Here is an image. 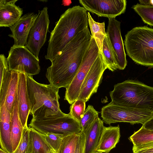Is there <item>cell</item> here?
I'll use <instances>...</instances> for the list:
<instances>
[{"label": "cell", "mask_w": 153, "mask_h": 153, "mask_svg": "<svg viewBox=\"0 0 153 153\" xmlns=\"http://www.w3.org/2000/svg\"><path fill=\"white\" fill-rule=\"evenodd\" d=\"M91 39L88 27L68 43L47 69L50 84L59 88H67L74 78Z\"/></svg>", "instance_id": "6da1fadb"}, {"label": "cell", "mask_w": 153, "mask_h": 153, "mask_svg": "<svg viewBox=\"0 0 153 153\" xmlns=\"http://www.w3.org/2000/svg\"><path fill=\"white\" fill-rule=\"evenodd\" d=\"M88 25V12L83 7L77 5L67 9L51 33L45 59L52 62L66 45Z\"/></svg>", "instance_id": "7a4b0ae2"}, {"label": "cell", "mask_w": 153, "mask_h": 153, "mask_svg": "<svg viewBox=\"0 0 153 153\" xmlns=\"http://www.w3.org/2000/svg\"><path fill=\"white\" fill-rule=\"evenodd\" d=\"M109 94L114 104L153 111V87L138 81L127 80L118 83Z\"/></svg>", "instance_id": "3957f363"}, {"label": "cell", "mask_w": 153, "mask_h": 153, "mask_svg": "<svg viewBox=\"0 0 153 153\" xmlns=\"http://www.w3.org/2000/svg\"><path fill=\"white\" fill-rule=\"evenodd\" d=\"M124 46L127 55L137 64L153 67V28L135 27L125 36Z\"/></svg>", "instance_id": "277c9868"}, {"label": "cell", "mask_w": 153, "mask_h": 153, "mask_svg": "<svg viewBox=\"0 0 153 153\" xmlns=\"http://www.w3.org/2000/svg\"><path fill=\"white\" fill-rule=\"evenodd\" d=\"M29 126L43 134L53 133L64 137L82 131L80 123L69 113L62 111L56 114L51 109L33 117Z\"/></svg>", "instance_id": "5b68a950"}, {"label": "cell", "mask_w": 153, "mask_h": 153, "mask_svg": "<svg viewBox=\"0 0 153 153\" xmlns=\"http://www.w3.org/2000/svg\"><path fill=\"white\" fill-rule=\"evenodd\" d=\"M26 76V85L29 100L30 113L32 115L39 108L51 109L56 114L62 111L59 99V88L50 84L46 85L36 81L33 76Z\"/></svg>", "instance_id": "8992f818"}, {"label": "cell", "mask_w": 153, "mask_h": 153, "mask_svg": "<svg viewBox=\"0 0 153 153\" xmlns=\"http://www.w3.org/2000/svg\"><path fill=\"white\" fill-rule=\"evenodd\" d=\"M101 113L103 123L110 125L122 122L143 124L153 116L151 110L120 105L111 102L102 108Z\"/></svg>", "instance_id": "52a82bcc"}, {"label": "cell", "mask_w": 153, "mask_h": 153, "mask_svg": "<svg viewBox=\"0 0 153 153\" xmlns=\"http://www.w3.org/2000/svg\"><path fill=\"white\" fill-rule=\"evenodd\" d=\"M100 52L97 45L91 36V42L78 71L71 83L66 88L64 100L70 104H71L78 98L83 82Z\"/></svg>", "instance_id": "ba28073f"}, {"label": "cell", "mask_w": 153, "mask_h": 153, "mask_svg": "<svg viewBox=\"0 0 153 153\" xmlns=\"http://www.w3.org/2000/svg\"><path fill=\"white\" fill-rule=\"evenodd\" d=\"M10 70L33 76L40 71L39 59L25 46H12L7 58Z\"/></svg>", "instance_id": "9c48e42d"}, {"label": "cell", "mask_w": 153, "mask_h": 153, "mask_svg": "<svg viewBox=\"0 0 153 153\" xmlns=\"http://www.w3.org/2000/svg\"><path fill=\"white\" fill-rule=\"evenodd\" d=\"M48 8L38 11V16L30 31L25 46L38 59L41 48L47 40L50 22Z\"/></svg>", "instance_id": "30bf717a"}, {"label": "cell", "mask_w": 153, "mask_h": 153, "mask_svg": "<svg viewBox=\"0 0 153 153\" xmlns=\"http://www.w3.org/2000/svg\"><path fill=\"white\" fill-rule=\"evenodd\" d=\"M79 2L87 11L108 19L115 18L124 13L127 3L126 0H79Z\"/></svg>", "instance_id": "8fae6325"}, {"label": "cell", "mask_w": 153, "mask_h": 153, "mask_svg": "<svg viewBox=\"0 0 153 153\" xmlns=\"http://www.w3.org/2000/svg\"><path fill=\"white\" fill-rule=\"evenodd\" d=\"M106 69L102 54L100 52L83 82L78 99L86 102L93 94L97 92L103 74Z\"/></svg>", "instance_id": "7c38bea8"}, {"label": "cell", "mask_w": 153, "mask_h": 153, "mask_svg": "<svg viewBox=\"0 0 153 153\" xmlns=\"http://www.w3.org/2000/svg\"><path fill=\"white\" fill-rule=\"evenodd\" d=\"M120 24L115 18L108 19L106 33L115 54L118 69L123 70L127 65V61L121 35Z\"/></svg>", "instance_id": "4fadbf2b"}, {"label": "cell", "mask_w": 153, "mask_h": 153, "mask_svg": "<svg viewBox=\"0 0 153 153\" xmlns=\"http://www.w3.org/2000/svg\"><path fill=\"white\" fill-rule=\"evenodd\" d=\"M19 72L9 69L0 84V105L4 104L11 113L16 97Z\"/></svg>", "instance_id": "5bb4252c"}, {"label": "cell", "mask_w": 153, "mask_h": 153, "mask_svg": "<svg viewBox=\"0 0 153 153\" xmlns=\"http://www.w3.org/2000/svg\"><path fill=\"white\" fill-rule=\"evenodd\" d=\"M37 16L38 14L33 12L25 14L9 27L11 34L8 36L13 39L14 45L26 46L30 31Z\"/></svg>", "instance_id": "9a60e30c"}, {"label": "cell", "mask_w": 153, "mask_h": 153, "mask_svg": "<svg viewBox=\"0 0 153 153\" xmlns=\"http://www.w3.org/2000/svg\"><path fill=\"white\" fill-rule=\"evenodd\" d=\"M16 97L20 118L24 128L27 127L30 106L26 85V74L19 72Z\"/></svg>", "instance_id": "2e32d148"}, {"label": "cell", "mask_w": 153, "mask_h": 153, "mask_svg": "<svg viewBox=\"0 0 153 153\" xmlns=\"http://www.w3.org/2000/svg\"><path fill=\"white\" fill-rule=\"evenodd\" d=\"M18 0L0 1V27H10L22 16V8L15 4Z\"/></svg>", "instance_id": "e0dca14e"}, {"label": "cell", "mask_w": 153, "mask_h": 153, "mask_svg": "<svg viewBox=\"0 0 153 153\" xmlns=\"http://www.w3.org/2000/svg\"><path fill=\"white\" fill-rule=\"evenodd\" d=\"M104 126L99 117L96 118L84 132L85 136L84 153H96Z\"/></svg>", "instance_id": "ac0fdd59"}, {"label": "cell", "mask_w": 153, "mask_h": 153, "mask_svg": "<svg viewBox=\"0 0 153 153\" xmlns=\"http://www.w3.org/2000/svg\"><path fill=\"white\" fill-rule=\"evenodd\" d=\"M11 113L4 104L0 105V143L1 148L12 153L11 140Z\"/></svg>", "instance_id": "d6986e66"}, {"label": "cell", "mask_w": 153, "mask_h": 153, "mask_svg": "<svg viewBox=\"0 0 153 153\" xmlns=\"http://www.w3.org/2000/svg\"><path fill=\"white\" fill-rule=\"evenodd\" d=\"M120 137V128L117 126H104L97 152L108 153L115 147Z\"/></svg>", "instance_id": "ffe728a7"}, {"label": "cell", "mask_w": 153, "mask_h": 153, "mask_svg": "<svg viewBox=\"0 0 153 153\" xmlns=\"http://www.w3.org/2000/svg\"><path fill=\"white\" fill-rule=\"evenodd\" d=\"M10 121L11 140L13 152L19 144L24 129L19 116L16 95L11 113Z\"/></svg>", "instance_id": "44dd1931"}, {"label": "cell", "mask_w": 153, "mask_h": 153, "mask_svg": "<svg viewBox=\"0 0 153 153\" xmlns=\"http://www.w3.org/2000/svg\"><path fill=\"white\" fill-rule=\"evenodd\" d=\"M28 128L33 153H48L54 152L46 142L42 134L32 128L29 127Z\"/></svg>", "instance_id": "7402d4cb"}, {"label": "cell", "mask_w": 153, "mask_h": 153, "mask_svg": "<svg viewBox=\"0 0 153 153\" xmlns=\"http://www.w3.org/2000/svg\"><path fill=\"white\" fill-rule=\"evenodd\" d=\"M129 139L133 144L132 149L153 143V131L147 129L143 126L131 136Z\"/></svg>", "instance_id": "603a6c76"}, {"label": "cell", "mask_w": 153, "mask_h": 153, "mask_svg": "<svg viewBox=\"0 0 153 153\" xmlns=\"http://www.w3.org/2000/svg\"><path fill=\"white\" fill-rule=\"evenodd\" d=\"M89 25L91 36L94 39L100 51L102 53L103 43L106 35L105 30V23H99L95 21L88 12Z\"/></svg>", "instance_id": "cb8c5ba5"}, {"label": "cell", "mask_w": 153, "mask_h": 153, "mask_svg": "<svg viewBox=\"0 0 153 153\" xmlns=\"http://www.w3.org/2000/svg\"><path fill=\"white\" fill-rule=\"evenodd\" d=\"M101 53L107 69L112 71L118 69L115 54L106 35L103 41Z\"/></svg>", "instance_id": "d4e9b609"}, {"label": "cell", "mask_w": 153, "mask_h": 153, "mask_svg": "<svg viewBox=\"0 0 153 153\" xmlns=\"http://www.w3.org/2000/svg\"><path fill=\"white\" fill-rule=\"evenodd\" d=\"M80 133L64 137L57 153H74Z\"/></svg>", "instance_id": "484cf974"}, {"label": "cell", "mask_w": 153, "mask_h": 153, "mask_svg": "<svg viewBox=\"0 0 153 153\" xmlns=\"http://www.w3.org/2000/svg\"><path fill=\"white\" fill-rule=\"evenodd\" d=\"M140 17L143 22L153 26V6L137 3L132 7Z\"/></svg>", "instance_id": "4316f807"}, {"label": "cell", "mask_w": 153, "mask_h": 153, "mask_svg": "<svg viewBox=\"0 0 153 153\" xmlns=\"http://www.w3.org/2000/svg\"><path fill=\"white\" fill-rule=\"evenodd\" d=\"M33 150L30 137L28 127L24 128L20 141L12 153H33Z\"/></svg>", "instance_id": "83f0119b"}, {"label": "cell", "mask_w": 153, "mask_h": 153, "mask_svg": "<svg viewBox=\"0 0 153 153\" xmlns=\"http://www.w3.org/2000/svg\"><path fill=\"white\" fill-rule=\"evenodd\" d=\"M98 114L99 112L92 105L88 106L80 122L82 131H84L86 130L94 120L98 117Z\"/></svg>", "instance_id": "f1b7e54d"}, {"label": "cell", "mask_w": 153, "mask_h": 153, "mask_svg": "<svg viewBox=\"0 0 153 153\" xmlns=\"http://www.w3.org/2000/svg\"><path fill=\"white\" fill-rule=\"evenodd\" d=\"M85 109V102L82 100L77 99L71 104L69 114L74 119L80 123Z\"/></svg>", "instance_id": "f546056e"}, {"label": "cell", "mask_w": 153, "mask_h": 153, "mask_svg": "<svg viewBox=\"0 0 153 153\" xmlns=\"http://www.w3.org/2000/svg\"><path fill=\"white\" fill-rule=\"evenodd\" d=\"M42 134L48 144L55 152L57 153L64 137L63 135L51 133Z\"/></svg>", "instance_id": "4dcf8cb0"}, {"label": "cell", "mask_w": 153, "mask_h": 153, "mask_svg": "<svg viewBox=\"0 0 153 153\" xmlns=\"http://www.w3.org/2000/svg\"><path fill=\"white\" fill-rule=\"evenodd\" d=\"M9 69L7 60L4 54L0 55V84L3 80L4 74Z\"/></svg>", "instance_id": "1f68e13d"}, {"label": "cell", "mask_w": 153, "mask_h": 153, "mask_svg": "<svg viewBox=\"0 0 153 153\" xmlns=\"http://www.w3.org/2000/svg\"><path fill=\"white\" fill-rule=\"evenodd\" d=\"M85 136L84 132L82 131L79 133L78 141L74 153H84Z\"/></svg>", "instance_id": "d6a6232c"}, {"label": "cell", "mask_w": 153, "mask_h": 153, "mask_svg": "<svg viewBox=\"0 0 153 153\" xmlns=\"http://www.w3.org/2000/svg\"><path fill=\"white\" fill-rule=\"evenodd\" d=\"M133 153H153V143L135 149H132Z\"/></svg>", "instance_id": "836d02e7"}, {"label": "cell", "mask_w": 153, "mask_h": 153, "mask_svg": "<svg viewBox=\"0 0 153 153\" xmlns=\"http://www.w3.org/2000/svg\"><path fill=\"white\" fill-rule=\"evenodd\" d=\"M142 125L145 128L153 131V116Z\"/></svg>", "instance_id": "e575fe53"}, {"label": "cell", "mask_w": 153, "mask_h": 153, "mask_svg": "<svg viewBox=\"0 0 153 153\" xmlns=\"http://www.w3.org/2000/svg\"><path fill=\"white\" fill-rule=\"evenodd\" d=\"M140 4L144 5H151L150 3V0H139Z\"/></svg>", "instance_id": "d590c367"}, {"label": "cell", "mask_w": 153, "mask_h": 153, "mask_svg": "<svg viewBox=\"0 0 153 153\" xmlns=\"http://www.w3.org/2000/svg\"><path fill=\"white\" fill-rule=\"evenodd\" d=\"M0 153H9L8 152L5 151L1 148L0 149Z\"/></svg>", "instance_id": "8d00e7d4"}, {"label": "cell", "mask_w": 153, "mask_h": 153, "mask_svg": "<svg viewBox=\"0 0 153 153\" xmlns=\"http://www.w3.org/2000/svg\"><path fill=\"white\" fill-rule=\"evenodd\" d=\"M150 3L151 5L153 6V0H150Z\"/></svg>", "instance_id": "74e56055"}, {"label": "cell", "mask_w": 153, "mask_h": 153, "mask_svg": "<svg viewBox=\"0 0 153 153\" xmlns=\"http://www.w3.org/2000/svg\"><path fill=\"white\" fill-rule=\"evenodd\" d=\"M48 153H56L55 152H54L53 151H52V152H49Z\"/></svg>", "instance_id": "f35d334b"}, {"label": "cell", "mask_w": 153, "mask_h": 153, "mask_svg": "<svg viewBox=\"0 0 153 153\" xmlns=\"http://www.w3.org/2000/svg\"><path fill=\"white\" fill-rule=\"evenodd\" d=\"M96 153H102L100 152H97Z\"/></svg>", "instance_id": "ab89813d"}]
</instances>
